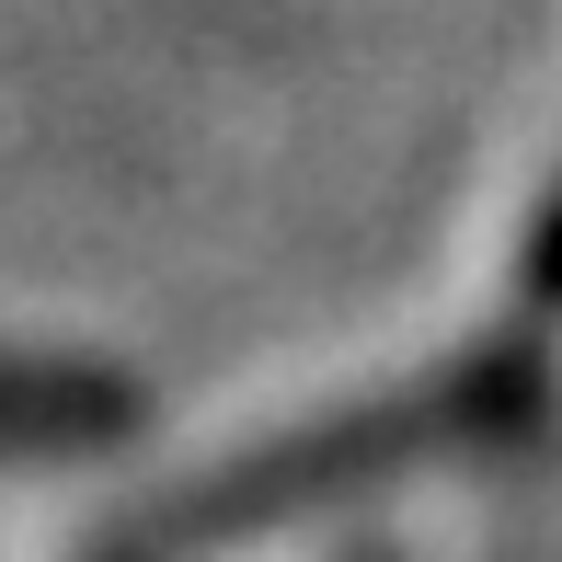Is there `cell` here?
<instances>
[{
    "label": "cell",
    "instance_id": "6da1fadb",
    "mask_svg": "<svg viewBox=\"0 0 562 562\" xmlns=\"http://www.w3.org/2000/svg\"><path fill=\"white\" fill-rule=\"evenodd\" d=\"M528 391H540V334L505 345V356L482 345V356L437 368L425 391H402V402H368V414L322 425V437H288V448H252L241 471H218L207 494L172 505L161 540H241V528L299 517L311 494H334V482H368V471H391V459L471 448V437H494V425H517V414H528Z\"/></svg>",
    "mask_w": 562,
    "mask_h": 562
},
{
    "label": "cell",
    "instance_id": "7a4b0ae2",
    "mask_svg": "<svg viewBox=\"0 0 562 562\" xmlns=\"http://www.w3.org/2000/svg\"><path fill=\"white\" fill-rule=\"evenodd\" d=\"M149 414L138 379L92 368V356H12L0 345V459H92L126 448Z\"/></svg>",
    "mask_w": 562,
    "mask_h": 562
}]
</instances>
